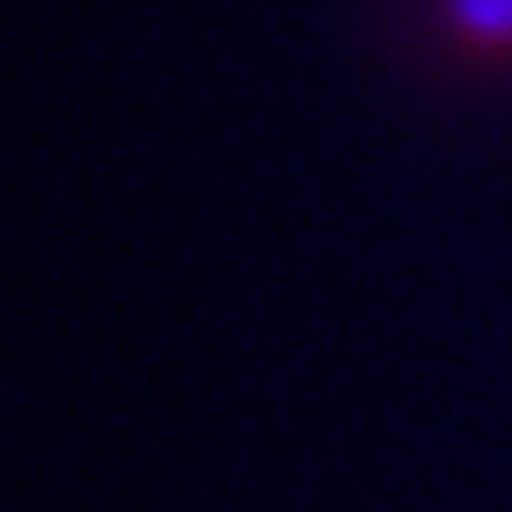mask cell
<instances>
[{"mask_svg": "<svg viewBox=\"0 0 512 512\" xmlns=\"http://www.w3.org/2000/svg\"><path fill=\"white\" fill-rule=\"evenodd\" d=\"M445 13L469 38H512V0H445Z\"/></svg>", "mask_w": 512, "mask_h": 512, "instance_id": "cell-1", "label": "cell"}]
</instances>
